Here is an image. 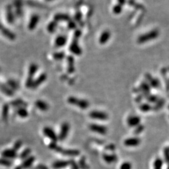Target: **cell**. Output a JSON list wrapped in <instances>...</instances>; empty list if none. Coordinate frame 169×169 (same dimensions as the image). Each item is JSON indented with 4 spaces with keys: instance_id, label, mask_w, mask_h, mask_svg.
Wrapping results in <instances>:
<instances>
[{
    "instance_id": "obj_58",
    "label": "cell",
    "mask_w": 169,
    "mask_h": 169,
    "mask_svg": "<svg viewBox=\"0 0 169 169\" xmlns=\"http://www.w3.org/2000/svg\"><path fill=\"white\" fill-rule=\"evenodd\" d=\"M168 148H169V147H168Z\"/></svg>"
},
{
    "instance_id": "obj_43",
    "label": "cell",
    "mask_w": 169,
    "mask_h": 169,
    "mask_svg": "<svg viewBox=\"0 0 169 169\" xmlns=\"http://www.w3.org/2000/svg\"><path fill=\"white\" fill-rule=\"evenodd\" d=\"M113 13L115 14L120 13L122 11V6L120 5V4L115 5L113 8Z\"/></svg>"
},
{
    "instance_id": "obj_36",
    "label": "cell",
    "mask_w": 169,
    "mask_h": 169,
    "mask_svg": "<svg viewBox=\"0 0 169 169\" xmlns=\"http://www.w3.org/2000/svg\"><path fill=\"white\" fill-rule=\"evenodd\" d=\"M12 162L9 160V159L5 158H0V165L5 166V167H10L12 165Z\"/></svg>"
},
{
    "instance_id": "obj_1",
    "label": "cell",
    "mask_w": 169,
    "mask_h": 169,
    "mask_svg": "<svg viewBox=\"0 0 169 169\" xmlns=\"http://www.w3.org/2000/svg\"><path fill=\"white\" fill-rule=\"evenodd\" d=\"M67 101L68 103L72 105L76 106L77 107H78L82 110L87 109L90 105L88 101L84 99L78 98L75 97V96H70V97L68 98Z\"/></svg>"
},
{
    "instance_id": "obj_2",
    "label": "cell",
    "mask_w": 169,
    "mask_h": 169,
    "mask_svg": "<svg viewBox=\"0 0 169 169\" xmlns=\"http://www.w3.org/2000/svg\"><path fill=\"white\" fill-rule=\"evenodd\" d=\"M159 35V31L157 30H153L148 33L143 34V35L140 36L138 38V43L140 44H143L149 41L153 40L156 39V38Z\"/></svg>"
},
{
    "instance_id": "obj_15",
    "label": "cell",
    "mask_w": 169,
    "mask_h": 169,
    "mask_svg": "<svg viewBox=\"0 0 169 169\" xmlns=\"http://www.w3.org/2000/svg\"><path fill=\"white\" fill-rule=\"evenodd\" d=\"M35 106L39 110L43 111V112H46L48 109H49V105L48 103L45 102V101L41 100H38L35 101Z\"/></svg>"
},
{
    "instance_id": "obj_41",
    "label": "cell",
    "mask_w": 169,
    "mask_h": 169,
    "mask_svg": "<svg viewBox=\"0 0 169 169\" xmlns=\"http://www.w3.org/2000/svg\"><path fill=\"white\" fill-rule=\"evenodd\" d=\"M68 71L69 73H73V71L74 70V68H73V58H68Z\"/></svg>"
},
{
    "instance_id": "obj_46",
    "label": "cell",
    "mask_w": 169,
    "mask_h": 169,
    "mask_svg": "<svg viewBox=\"0 0 169 169\" xmlns=\"http://www.w3.org/2000/svg\"><path fill=\"white\" fill-rule=\"evenodd\" d=\"M64 56V53H56L54 55V57L55 58L57 59V60H60V59H62L63 58Z\"/></svg>"
},
{
    "instance_id": "obj_12",
    "label": "cell",
    "mask_w": 169,
    "mask_h": 169,
    "mask_svg": "<svg viewBox=\"0 0 169 169\" xmlns=\"http://www.w3.org/2000/svg\"><path fill=\"white\" fill-rule=\"evenodd\" d=\"M139 91L142 93V95L143 96L147 97L148 95H150V86L146 82H143L140 86Z\"/></svg>"
},
{
    "instance_id": "obj_45",
    "label": "cell",
    "mask_w": 169,
    "mask_h": 169,
    "mask_svg": "<svg viewBox=\"0 0 169 169\" xmlns=\"http://www.w3.org/2000/svg\"><path fill=\"white\" fill-rule=\"evenodd\" d=\"M70 165L71 166V169H80L78 164L74 160H70Z\"/></svg>"
},
{
    "instance_id": "obj_17",
    "label": "cell",
    "mask_w": 169,
    "mask_h": 169,
    "mask_svg": "<svg viewBox=\"0 0 169 169\" xmlns=\"http://www.w3.org/2000/svg\"><path fill=\"white\" fill-rule=\"evenodd\" d=\"M11 105L13 106V107H17L21 108V107H26L28 106V104L25 102V101H23L21 99H16L12 101L11 102Z\"/></svg>"
},
{
    "instance_id": "obj_28",
    "label": "cell",
    "mask_w": 169,
    "mask_h": 169,
    "mask_svg": "<svg viewBox=\"0 0 169 169\" xmlns=\"http://www.w3.org/2000/svg\"><path fill=\"white\" fill-rule=\"evenodd\" d=\"M31 152V149L30 148H27L26 149L24 150L20 153V158L21 159V160H25L26 158H27L28 157H30V153Z\"/></svg>"
},
{
    "instance_id": "obj_5",
    "label": "cell",
    "mask_w": 169,
    "mask_h": 169,
    "mask_svg": "<svg viewBox=\"0 0 169 169\" xmlns=\"http://www.w3.org/2000/svg\"><path fill=\"white\" fill-rule=\"evenodd\" d=\"M89 116L91 118L98 120H107L108 118V115L107 113L98 110H93L91 112L89 113Z\"/></svg>"
},
{
    "instance_id": "obj_14",
    "label": "cell",
    "mask_w": 169,
    "mask_h": 169,
    "mask_svg": "<svg viewBox=\"0 0 169 169\" xmlns=\"http://www.w3.org/2000/svg\"><path fill=\"white\" fill-rule=\"evenodd\" d=\"M103 159L107 163H113L118 160V157L115 154H107L104 153L103 155Z\"/></svg>"
},
{
    "instance_id": "obj_57",
    "label": "cell",
    "mask_w": 169,
    "mask_h": 169,
    "mask_svg": "<svg viewBox=\"0 0 169 169\" xmlns=\"http://www.w3.org/2000/svg\"><path fill=\"white\" fill-rule=\"evenodd\" d=\"M168 109H169V105H168Z\"/></svg>"
},
{
    "instance_id": "obj_30",
    "label": "cell",
    "mask_w": 169,
    "mask_h": 169,
    "mask_svg": "<svg viewBox=\"0 0 169 169\" xmlns=\"http://www.w3.org/2000/svg\"><path fill=\"white\" fill-rule=\"evenodd\" d=\"M38 70V66L35 65V64H32L30 66V68H29V72H28V78H33V76L36 73V72Z\"/></svg>"
},
{
    "instance_id": "obj_56",
    "label": "cell",
    "mask_w": 169,
    "mask_h": 169,
    "mask_svg": "<svg viewBox=\"0 0 169 169\" xmlns=\"http://www.w3.org/2000/svg\"><path fill=\"white\" fill-rule=\"evenodd\" d=\"M47 1H52V0H47Z\"/></svg>"
},
{
    "instance_id": "obj_29",
    "label": "cell",
    "mask_w": 169,
    "mask_h": 169,
    "mask_svg": "<svg viewBox=\"0 0 169 169\" xmlns=\"http://www.w3.org/2000/svg\"><path fill=\"white\" fill-rule=\"evenodd\" d=\"M6 18L9 23H13L14 22V15L12 12V9L11 7H9V6H8L7 8Z\"/></svg>"
},
{
    "instance_id": "obj_31",
    "label": "cell",
    "mask_w": 169,
    "mask_h": 169,
    "mask_svg": "<svg viewBox=\"0 0 169 169\" xmlns=\"http://www.w3.org/2000/svg\"><path fill=\"white\" fill-rule=\"evenodd\" d=\"M70 20L69 16L64 14H58L55 16V21H68Z\"/></svg>"
},
{
    "instance_id": "obj_8",
    "label": "cell",
    "mask_w": 169,
    "mask_h": 169,
    "mask_svg": "<svg viewBox=\"0 0 169 169\" xmlns=\"http://www.w3.org/2000/svg\"><path fill=\"white\" fill-rule=\"evenodd\" d=\"M140 118L137 115H131L127 118V123L130 127H136L140 124Z\"/></svg>"
},
{
    "instance_id": "obj_50",
    "label": "cell",
    "mask_w": 169,
    "mask_h": 169,
    "mask_svg": "<svg viewBox=\"0 0 169 169\" xmlns=\"http://www.w3.org/2000/svg\"><path fill=\"white\" fill-rule=\"evenodd\" d=\"M69 28H71V29H73L75 28V23H73V22H71L70 24H69Z\"/></svg>"
},
{
    "instance_id": "obj_33",
    "label": "cell",
    "mask_w": 169,
    "mask_h": 169,
    "mask_svg": "<svg viewBox=\"0 0 169 169\" xmlns=\"http://www.w3.org/2000/svg\"><path fill=\"white\" fill-rule=\"evenodd\" d=\"M8 85L13 91L17 90L19 88V85L16 81L13 80H9L8 81Z\"/></svg>"
},
{
    "instance_id": "obj_4",
    "label": "cell",
    "mask_w": 169,
    "mask_h": 169,
    "mask_svg": "<svg viewBox=\"0 0 169 169\" xmlns=\"http://www.w3.org/2000/svg\"><path fill=\"white\" fill-rule=\"evenodd\" d=\"M89 128L91 131L100 135H105L108 131L107 127H106L104 125L96 123L90 124L89 125Z\"/></svg>"
},
{
    "instance_id": "obj_16",
    "label": "cell",
    "mask_w": 169,
    "mask_h": 169,
    "mask_svg": "<svg viewBox=\"0 0 169 169\" xmlns=\"http://www.w3.org/2000/svg\"><path fill=\"white\" fill-rule=\"evenodd\" d=\"M46 79V76L45 74L41 75L36 80L33 81L31 88H33V89L36 88L38 86H39L41 84H42L43 82L45 81Z\"/></svg>"
},
{
    "instance_id": "obj_47",
    "label": "cell",
    "mask_w": 169,
    "mask_h": 169,
    "mask_svg": "<svg viewBox=\"0 0 169 169\" xmlns=\"http://www.w3.org/2000/svg\"><path fill=\"white\" fill-rule=\"evenodd\" d=\"M35 169H49V168L43 164H38L35 167Z\"/></svg>"
},
{
    "instance_id": "obj_21",
    "label": "cell",
    "mask_w": 169,
    "mask_h": 169,
    "mask_svg": "<svg viewBox=\"0 0 169 169\" xmlns=\"http://www.w3.org/2000/svg\"><path fill=\"white\" fill-rule=\"evenodd\" d=\"M9 106L8 104H4L2 108V113H1V117H2V120L4 122H7L8 118V114H9Z\"/></svg>"
},
{
    "instance_id": "obj_44",
    "label": "cell",
    "mask_w": 169,
    "mask_h": 169,
    "mask_svg": "<svg viewBox=\"0 0 169 169\" xmlns=\"http://www.w3.org/2000/svg\"><path fill=\"white\" fill-rule=\"evenodd\" d=\"M23 145V142L21 140H18L16 141L15 143L14 144V146H13V149L14 150H18L19 149H20Z\"/></svg>"
},
{
    "instance_id": "obj_35",
    "label": "cell",
    "mask_w": 169,
    "mask_h": 169,
    "mask_svg": "<svg viewBox=\"0 0 169 169\" xmlns=\"http://www.w3.org/2000/svg\"><path fill=\"white\" fill-rule=\"evenodd\" d=\"M140 110L142 112H148L149 111L152 110V107L148 103H143L140 106Z\"/></svg>"
},
{
    "instance_id": "obj_48",
    "label": "cell",
    "mask_w": 169,
    "mask_h": 169,
    "mask_svg": "<svg viewBox=\"0 0 169 169\" xmlns=\"http://www.w3.org/2000/svg\"><path fill=\"white\" fill-rule=\"evenodd\" d=\"M143 98V96L142 95H138V96H137V98H136V101H137V102H138V103L140 102V101H142Z\"/></svg>"
},
{
    "instance_id": "obj_20",
    "label": "cell",
    "mask_w": 169,
    "mask_h": 169,
    "mask_svg": "<svg viewBox=\"0 0 169 169\" xmlns=\"http://www.w3.org/2000/svg\"><path fill=\"white\" fill-rule=\"evenodd\" d=\"M38 21H39V16L38 15H33L28 25V28L30 30H34L38 25Z\"/></svg>"
},
{
    "instance_id": "obj_27",
    "label": "cell",
    "mask_w": 169,
    "mask_h": 169,
    "mask_svg": "<svg viewBox=\"0 0 169 169\" xmlns=\"http://www.w3.org/2000/svg\"><path fill=\"white\" fill-rule=\"evenodd\" d=\"M164 104H165V100L163 98L158 99L157 102L155 103V105H154L152 107V110H155V111L160 110L163 107Z\"/></svg>"
},
{
    "instance_id": "obj_55",
    "label": "cell",
    "mask_w": 169,
    "mask_h": 169,
    "mask_svg": "<svg viewBox=\"0 0 169 169\" xmlns=\"http://www.w3.org/2000/svg\"><path fill=\"white\" fill-rule=\"evenodd\" d=\"M154 169H162V168H154Z\"/></svg>"
},
{
    "instance_id": "obj_34",
    "label": "cell",
    "mask_w": 169,
    "mask_h": 169,
    "mask_svg": "<svg viewBox=\"0 0 169 169\" xmlns=\"http://www.w3.org/2000/svg\"><path fill=\"white\" fill-rule=\"evenodd\" d=\"M163 165V160L160 158H157L153 162L154 168H162Z\"/></svg>"
},
{
    "instance_id": "obj_51",
    "label": "cell",
    "mask_w": 169,
    "mask_h": 169,
    "mask_svg": "<svg viewBox=\"0 0 169 169\" xmlns=\"http://www.w3.org/2000/svg\"><path fill=\"white\" fill-rule=\"evenodd\" d=\"M119 2V4L120 5H123V4L125 3V0H118Z\"/></svg>"
},
{
    "instance_id": "obj_3",
    "label": "cell",
    "mask_w": 169,
    "mask_h": 169,
    "mask_svg": "<svg viewBox=\"0 0 169 169\" xmlns=\"http://www.w3.org/2000/svg\"><path fill=\"white\" fill-rule=\"evenodd\" d=\"M70 129V125L68 122H64L63 123L61 126L60 132L59 133V135H58V138L61 141L64 140L66 138L68 137V135L69 133Z\"/></svg>"
},
{
    "instance_id": "obj_40",
    "label": "cell",
    "mask_w": 169,
    "mask_h": 169,
    "mask_svg": "<svg viewBox=\"0 0 169 169\" xmlns=\"http://www.w3.org/2000/svg\"><path fill=\"white\" fill-rule=\"evenodd\" d=\"M147 98V100H148V101L149 103H156L157 100L159 99L157 96L155 95H148Z\"/></svg>"
},
{
    "instance_id": "obj_26",
    "label": "cell",
    "mask_w": 169,
    "mask_h": 169,
    "mask_svg": "<svg viewBox=\"0 0 169 169\" xmlns=\"http://www.w3.org/2000/svg\"><path fill=\"white\" fill-rule=\"evenodd\" d=\"M16 112H17V114L19 117L22 118H26L28 116V112L25 107L18 108L17 109Z\"/></svg>"
},
{
    "instance_id": "obj_39",
    "label": "cell",
    "mask_w": 169,
    "mask_h": 169,
    "mask_svg": "<svg viewBox=\"0 0 169 169\" xmlns=\"http://www.w3.org/2000/svg\"><path fill=\"white\" fill-rule=\"evenodd\" d=\"M135 130H134V133L135 135H139L140 133H141L144 130V126L143 125L140 124L138 125V126H137L136 127H135Z\"/></svg>"
},
{
    "instance_id": "obj_24",
    "label": "cell",
    "mask_w": 169,
    "mask_h": 169,
    "mask_svg": "<svg viewBox=\"0 0 169 169\" xmlns=\"http://www.w3.org/2000/svg\"><path fill=\"white\" fill-rule=\"evenodd\" d=\"M147 78L148 81H149L150 85L152 88H158L159 86H160V81H159L158 79L153 78L150 76H148Z\"/></svg>"
},
{
    "instance_id": "obj_19",
    "label": "cell",
    "mask_w": 169,
    "mask_h": 169,
    "mask_svg": "<svg viewBox=\"0 0 169 169\" xmlns=\"http://www.w3.org/2000/svg\"><path fill=\"white\" fill-rule=\"evenodd\" d=\"M0 30L1 31V33H3V35L8 38V39L9 40H14V38H15V35H14V34L13 33H12L11 31H9V30H8L7 28H4L3 26L0 28Z\"/></svg>"
},
{
    "instance_id": "obj_42",
    "label": "cell",
    "mask_w": 169,
    "mask_h": 169,
    "mask_svg": "<svg viewBox=\"0 0 169 169\" xmlns=\"http://www.w3.org/2000/svg\"><path fill=\"white\" fill-rule=\"evenodd\" d=\"M132 165L128 162L123 163L120 167V169H132Z\"/></svg>"
},
{
    "instance_id": "obj_11",
    "label": "cell",
    "mask_w": 169,
    "mask_h": 169,
    "mask_svg": "<svg viewBox=\"0 0 169 169\" xmlns=\"http://www.w3.org/2000/svg\"><path fill=\"white\" fill-rule=\"evenodd\" d=\"M70 165V160H57L52 164L53 169H63Z\"/></svg>"
},
{
    "instance_id": "obj_52",
    "label": "cell",
    "mask_w": 169,
    "mask_h": 169,
    "mask_svg": "<svg viewBox=\"0 0 169 169\" xmlns=\"http://www.w3.org/2000/svg\"><path fill=\"white\" fill-rule=\"evenodd\" d=\"M14 169H23V168L21 167V166L20 165H18V166L16 167L15 168H14Z\"/></svg>"
},
{
    "instance_id": "obj_6",
    "label": "cell",
    "mask_w": 169,
    "mask_h": 169,
    "mask_svg": "<svg viewBox=\"0 0 169 169\" xmlns=\"http://www.w3.org/2000/svg\"><path fill=\"white\" fill-rule=\"evenodd\" d=\"M43 133H44L46 137L49 138L53 142L56 143L58 140V135H56L53 129L50 127H46L43 128Z\"/></svg>"
},
{
    "instance_id": "obj_49",
    "label": "cell",
    "mask_w": 169,
    "mask_h": 169,
    "mask_svg": "<svg viewBox=\"0 0 169 169\" xmlns=\"http://www.w3.org/2000/svg\"><path fill=\"white\" fill-rule=\"evenodd\" d=\"M106 148L108 149V150H115V147L114 145L110 144V145H108L107 147H106Z\"/></svg>"
},
{
    "instance_id": "obj_7",
    "label": "cell",
    "mask_w": 169,
    "mask_h": 169,
    "mask_svg": "<svg viewBox=\"0 0 169 169\" xmlns=\"http://www.w3.org/2000/svg\"><path fill=\"white\" fill-rule=\"evenodd\" d=\"M58 153H61L62 155L70 157H76L80 154V152L78 150L76 149H64L61 147L60 148Z\"/></svg>"
},
{
    "instance_id": "obj_13",
    "label": "cell",
    "mask_w": 169,
    "mask_h": 169,
    "mask_svg": "<svg viewBox=\"0 0 169 169\" xmlns=\"http://www.w3.org/2000/svg\"><path fill=\"white\" fill-rule=\"evenodd\" d=\"M35 161V157L34 156H30L27 158H26L25 160H24L21 166L23 168V169L30 168V167H31Z\"/></svg>"
},
{
    "instance_id": "obj_10",
    "label": "cell",
    "mask_w": 169,
    "mask_h": 169,
    "mask_svg": "<svg viewBox=\"0 0 169 169\" xmlns=\"http://www.w3.org/2000/svg\"><path fill=\"white\" fill-rule=\"evenodd\" d=\"M140 139L138 137H132L125 140L124 145L127 147H137L140 143Z\"/></svg>"
},
{
    "instance_id": "obj_22",
    "label": "cell",
    "mask_w": 169,
    "mask_h": 169,
    "mask_svg": "<svg viewBox=\"0 0 169 169\" xmlns=\"http://www.w3.org/2000/svg\"><path fill=\"white\" fill-rule=\"evenodd\" d=\"M110 38V33L108 31H105L102 34H101L99 42L100 44H105L107 43Z\"/></svg>"
},
{
    "instance_id": "obj_54",
    "label": "cell",
    "mask_w": 169,
    "mask_h": 169,
    "mask_svg": "<svg viewBox=\"0 0 169 169\" xmlns=\"http://www.w3.org/2000/svg\"><path fill=\"white\" fill-rule=\"evenodd\" d=\"M2 26V25H1V23H0V28H1Z\"/></svg>"
},
{
    "instance_id": "obj_9",
    "label": "cell",
    "mask_w": 169,
    "mask_h": 169,
    "mask_svg": "<svg viewBox=\"0 0 169 169\" xmlns=\"http://www.w3.org/2000/svg\"><path fill=\"white\" fill-rule=\"evenodd\" d=\"M1 155L3 158L7 159H14L17 157V152L13 148H8L3 150L1 153Z\"/></svg>"
},
{
    "instance_id": "obj_53",
    "label": "cell",
    "mask_w": 169,
    "mask_h": 169,
    "mask_svg": "<svg viewBox=\"0 0 169 169\" xmlns=\"http://www.w3.org/2000/svg\"><path fill=\"white\" fill-rule=\"evenodd\" d=\"M167 169H169V165H168V167H167Z\"/></svg>"
},
{
    "instance_id": "obj_18",
    "label": "cell",
    "mask_w": 169,
    "mask_h": 169,
    "mask_svg": "<svg viewBox=\"0 0 169 169\" xmlns=\"http://www.w3.org/2000/svg\"><path fill=\"white\" fill-rule=\"evenodd\" d=\"M0 90L8 96H11L14 95V91L9 86L4 84H0Z\"/></svg>"
},
{
    "instance_id": "obj_23",
    "label": "cell",
    "mask_w": 169,
    "mask_h": 169,
    "mask_svg": "<svg viewBox=\"0 0 169 169\" xmlns=\"http://www.w3.org/2000/svg\"><path fill=\"white\" fill-rule=\"evenodd\" d=\"M70 50L75 55H80L81 53V48L76 42L71 43L70 46Z\"/></svg>"
},
{
    "instance_id": "obj_38",
    "label": "cell",
    "mask_w": 169,
    "mask_h": 169,
    "mask_svg": "<svg viewBox=\"0 0 169 169\" xmlns=\"http://www.w3.org/2000/svg\"><path fill=\"white\" fill-rule=\"evenodd\" d=\"M163 156L164 160L166 163L169 165V148L168 147H165L163 150Z\"/></svg>"
},
{
    "instance_id": "obj_25",
    "label": "cell",
    "mask_w": 169,
    "mask_h": 169,
    "mask_svg": "<svg viewBox=\"0 0 169 169\" xmlns=\"http://www.w3.org/2000/svg\"><path fill=\"white\" fill-rule=\"evenodd\" d=\"M66 43V38L64 36H58L55 40V45L58 47L63 46Z\"/></svg>"
},
{
    "instance_id": "obj_32",
    "label": "cell",
    "mask_w": 169,
    "mask_h": 169,
    "mask_svg": "<svg viewBox=\"0 0 169 169\" xmlns=\"http://www.w3.org/2000/svg\"><path fill=\"white\" fill-rule=\"evenodd\" d=\"M78 166L79 168L81 169H89L90 167L87 165V163L86 162V158L85 157H82L79 160L78 162Z\"/></svg>"
},
{
    "instance_id": "obj_37",
    "label": "cell",
    "mask_w": 169,
    "mask_h": 169,
    "mask_svg": "<svg viewBox=\"0 0 169 169\" xmlns=\"http://www.w3.org/2000/svg\"><path fill=\"white\" fill-rule=\"evenodd\" d=\"M57 26V24H56V21H52L51 22L49 25L48 26V30L50 33H53L55 30V29L56 28Z\"/></svg>"
}]
</instances>
